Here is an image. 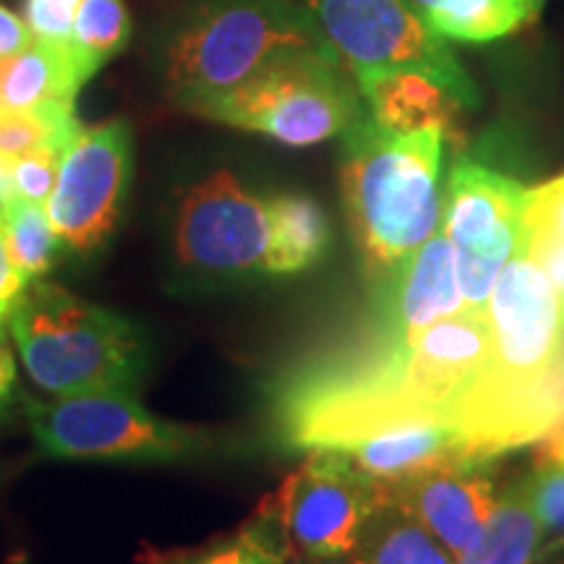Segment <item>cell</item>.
Segmentation results:
<instances>
[{
    "instance_id": "3957f363",
    "label": "cell",
    "mask_w": 564,
    "mask_h": 564,
    "mask_svg": "<svg viewBox=\"0 0 564 564\" xmlns=\"http://www.w3.org/2000/svg\"><path fill=\"white\" fill-rule=\"evenodd\" d=\"M308 51L333 45L299 0H192L162 34L160 70L167 97L183 108Z\"/></svg>"
},
{
    "instance_id": "9c48e42d",
    "label": "cell",
    "mask_w": 564,
    "mask_h": 564,
    "mask_svg": "<svg viewBox=\"0 0 564 564\" xmlns=\"http://www.w3.org/2000/svg\"><path fill=\"white\" fill-rule=\"evenodd\" d=\"M340 61L356 74L411 68L432 76L463 108H478L474 79L429 30L411 0H299Z\"/></svg>"
},
{
    "instance_id": "603a6c76",
    "label": "cell",
    "mask_w": 564,
    "mask_h": 564,
    "mask_svg": "<svg viewBox=\"0 0 564 564\" xmlns=\"http://www.w3.org/2000/svg\"><path fill=\"white\" fill-rule=\"evenodd\" d=\"M518 243L546 272L564 303V173L525 188Z\"/></svg>"
},
{
    "instance_id": "277c9868",
    "label": "cell",
    "mask_w": 564,
    "mask_h": 564,
    "mask_svg": "<svg viewBox=\"0 0 564 564\" xmlns=\"http://www.w3.org/2000/svg\"><path fill=\"white\" fill-rule=\"evenodd\" d=\"M9 333L32 382L55 398L139 392L150 364L137 324L45 278L26 285Z\"/></svg>"
},
{
    "instance_id": "2e32d148",
    "label": "cell",
    "mask_w": 564,
    "mask_h": 564,
    "mask_svg": "<svg viewBox=\"0 0 564 564\" xmlns=\"http://www.w3.org/2000/svg\"><path fill=\"white\" fill-rule=\"evenodd\" d=\"M84 84L70 58L32 42L26 51L0 63V110L21 112H76Z\"/></svg>"
},
{
    "instance_id": "44dd1931",
    "label": "cell",
    "mask_w": 564,
    "mask_h": 564,
    "mask_svg": "<svg viewBox=\"0 0 564 564\" xmlns=\"http://www.w3.org/2000/svg\"><path fill=\"white\" fill-rule=\"evenodd\" d=\"M131 26L126 0H79L70 24L68 58L82 84L126 51Z\"/></svg>"
},
{
    "instance_id": "f546056e",
    "label": "cell",
    "mask_w": 564,
    "mask_h": 564,
    "mask_svg": "<svg viewBox=\"0 0 564 564\" xmlns=\"http://www.w3.org/2000/svg\"><path fill=\"white\" fill-rule=\"evenodd\" d=\"M13 387H17V358H13L11 340L0 324V411L13 403Z\"/></svg>"
},
{
    "instance_id": "d6a6232c",
    "label": "cell",
    "mask_w": 564,
    "mask_h": 564,
    "mask_svg": "<svg viewBox=\"0 0 564 564\" xmlns=\"http://www.w3.org/2000/svg\"><path fill=\"white\" fill-rule=\"evenodd\" d=\"M411 3L415 6V9H419L421 13H426L429 9H432V6L436 3V0H411Z\"/></svg>"
},
{
    "instance_id": "9a60e30c",
    "label": "cell",
    "mask_w": 564,
    "mask_h": 564,
    "mask_svg": "<svg viewBox=\"0 0 564 564\" xmlns=\"http://www.w3.org/2000/svg\"><path fill=\"white\" fill-rule=\"evenodd\" d=\"M366 112L373 123L394 133L436 129L453 133L460 102L432 76L411 68H387L356 74Z\"/></svg>"
},
{
    "instance_id": "d590c367",
    "label": "cell",
    "mask_w": 564,
    "mask_h": 564,
    "mask_svg": "<svg viewBox=\"0 0 564 564\" xmlns=\"http://www.w3.org/2000/svg\"><path fill=\"white\" fill-rule=\"evenodd\" d=\"M0 121H3V110H0Z\"/></svg>"
},
{
    "instance_id": "e575fe53",
    "label": "cell",
    "mask_w": 564,
    "mask_h": 564,
    "mask_svg": "<svg viewBox=\"0 0 564 564\" xmlns=\"http://www.w3.org/2000/svg\"><path fill=\"white\" fill-rule=\"evenodd\" d=\"M552 564H564V560H556V562H552Z\"/></svg>"
},
{
    "instance_id": "5bb4252c",
    "label": "cell",
    "mask_w": 564,
    "mask_h": 564,
    "mask_svg": "<svg viewBox=\"0 0 564 564\" xmlns=\"http://www.w3.org/2000/svg\"><path fill=\"white\" fill-rule=\"evenodd\" d=\"M335 453H340L358 474L387 486L442 468L486 465L476 460L463 434L447 421L394 423L337 447Z\"/></svg>"
},
{
    "instance_id": "cb8c5ba5",
    "label": "cell",
    "mask_w": 564,
    "mask_h": 564,
    "mask_svg": "<svg viewBox=\"0 0 564 564\" xmlns=\"http://www.w3.org/2000/svg\"><path fill=\"white\" fill-rule=\"evenodd\" d=\"M0 236H3L13 264L30 278V282L45 278L63 251L45 204L21 199L17 194H11L9 202L0 207Z\"/></svg>"
},
{
    "instance_id": "4316f807",
    "label": "cell",
    "mask_w": 564,
    "mask_h": 564,
    "mask_svg": "<svg viewBox=\"0 0 564 564\" xmlns=\"http://www.w3.org/2000/svg\"><path fill=\"white\" fill-rule=\"evenodd\" d=\"M79 0H24V19L37 45L68 55L70 24Z\"/></svg>"
},
{
    "instance_id": "e0dca14e",
    "label": "cell",
    "mask_w": 564,
    "mask_h": 564,
    "mask_svg": "<svg viewBox=\"0 0 564 564\" xmlns=\"http://www.w3.org/2000/svg\"><path fill=\"white\" fill-rule=\"evenodd\" d=\"M272 257L270 278L301 274L327 257L333 228L324 207L312 196L282 192L270 194Z\"/></svg>"
},
{
    "instance_id": "52a82bcc",
    "label": "cell",
    "mask_w": 564,
    "mask_h": 564,
    "mask_svg": "<svg viewBox=\"0 0 564 564\" xmlns=\"http://www.w3.org/2000/svg\"><path fill=\"white\" fill-rule=\"evenodd\" d=\"M390 502L387 484L358 474L335 449H312L291 476L259 505L291 560L345 562L366 523Z\"/></svg>"
},
{
    "instance_id": "8fae6325",
    "label": "cell",
    "mask_w": 564,
    "mask_h": 564,
    "mask_svg": "<svg viewBox=\"0 0 564 564\" xmlns=\"http://www.w3.org/2000/svg\"><path fill=\"white\" fill-rule=\"evenodd\" d=\"M133 171V137L123 118L79 126L61 154L45 209L63 249H100L116 230Z\"/></svg>"
},
{
    "instance_id": "4fadbf2b",
    "label": "cell",
    "mask_w": 564,
    "mask_h": 564,
    "mask_svg": "<svg viewBox=\"0 0 564 564\" xmlns=\"http://www.w3.org/2000/svg\"><path fill=\"white\" fill-rule=\"evenodd\" d=\"M377 288V324L371 333L392 343H413L432 324L463 312L455 251L444 232H434Z\"/></svg>"
},
{
    "instance_id": "6da1fadb",
    "label": "cell",
    "mask_w": 564,
    "mask_h": 564,
    "mask_svg": "<svg viewBox=\"0 0 564 564\" xmlns=\"http://www.w3.org/2000/svg\"><path fill=\"white\" fill-rule=\"evenodd\" d=\"M489 348L453 426L478 463L564 429V303L518 243L486 303Z\"/></svg>"
},
{
    "instance_id": "836d02e7",
    "label": "cell",
    "mask_w": 564,
    "mask_h": 564,
    "mask_svg": "<svg viewBox=\"0 0 564 564\" xmlns=\"http://www.w3.org/2000/svg\"><path fill=\"white\" fill-rule=\"evenodd\" d=\"M285 564H314V562H303V560H288Z\"/></svg>"
},
{
    "instance_id": "7402d4cb",
    "label": "cell",
    "mask_w": 564,
    "mask_h": 564,
    "mask_svg": "<svg viewBox=\"0 0 564 564\" xmlns=\"http://www.w3.org/2000/svg\"><path fill=\"white\" fill-rule=\"evenodd\" d=\"M291 560L280 533L262 514H253L236 533L188 549L144 546L141 564H285Z\"/></svg>"
},
{
    "instance_id": "f1b7e54d",
    "label": "cell",
    "mask_w": 564,
    "mask_h": 564,
    "mask_svg": "<svg viewBox=\"0 0 564 564\" xmlns=\"http://www.w3.org/2000/svg\"><path fill=\"white\" fill-rule=\"evenodd\" d=\"M34 42L24 13H17L9 6L0 3V63L26 51Z\"/></svg>"
},
{
    "instance_id": "ffe728a7",
    "label": "cell",
    "mask_w": 564,
    "mask_h": 564,
    "mask_svg": "<svg viewBox=\"0 0 564 564\" xmlns=\"http://www.w3.org/2000/svg\"><path fill=\"white\" fill-rule=\"evenodd\" d=\"M535 554H539V520L533 512L531 489L523 478L502 494L484 535L457 564H535Z\"/></svg>"
},
{
    "instance_id": "d6986e66",
    "label": "cell",
    "mask_w": 564,
    "mask_h": 564,
    "mask_svg": "<svg viewBox=\"0 0 564 564\" xmlns=\"http://www.w3.org/2000/svg\"><path fill=\"white\" fill-rule=\"evenodd\" d=\"M541 6L544 0H436L423 19L444 42L484 45L531 24Z\"/></svg>"
},
{
    "instance_id": "1f68e13d",
    "label": "cell",
    "mask_w": 564,
    "mask_h": 564,
    "mask_svg": "<svg viewBox=\"0 0 564 564\" xmlns=\"http://www.w3.org/2000/svg\"><path fill=\"white\" fill-rule=\"evenodd\" d=\"M13 194L11 188V165L0 158V207H3L6 202H9V196Z\"/></svg>"
},
{
    "instance_id": "d4e9b609",
    "label": "cell",
    "mask_w": 564,
    "mask_h": 564,
    "mask_svg": "<svg viewBox=\"0 0 564 564\" xmlns=\"http://www.w3.org/2000/svg\"><path fill=\"white\" fill-rule=\"evenodd\" d=\"M525 481L539 520V564L564 552V465L533 457V470Z\"/></svg>"
},
{
    "instance_id": "5b68a950",
    "label": "cell",
    "mask_w": 564,
    "mask_h": 564,
    "mask_svg": "<svg viewBox=\"0 0 564 564\" xmlns=\"http://www.w3.org/2000/svg\"><path fill=\"white\" fill-rule=\"evenodd\" d=\"M181 110L285 147H314L343 137L366 116L356 76L335 51L288 55L238 87L202 97Z\"/></svg>"
},
{
    "instance_id": "ac0fdd59",
    "label": "cell",
    "mask_w": 564,
    "mask_h": 564,
    "mask_svg": "<svg viewBox=\"0 0 564 564\" xmlns=\"http://www.w3.org/2000/svg\"><path fill=\"white\" fill-rule=\"evenodd\" d=\"M343 564H457V560L419 520L387 502L371 514Z\"/></svg>"
},
{
    "instance_id": "8992f818",
    "label": "cell",
    "mask_w": 564,
    "mask_h": 564,
    "mask_svg": "<svg viewBox=\"0 0 564 564\" xmlns=\"http://www.w3.org/2000/svg\"><path fill=\"white\" fill-rule=\"evenodd\" d=\"M26 426L37 447L66 460L171 463L199 457L215 447L209 432L154 415L137 392L112 390L55 398H21Z\"/></svg>"
},
{
    "instance_id": "4dcf8cb0",
    "label": "cell",
    "mask_w": 564,
    "mask_h": 564,
    "mask_svg": "<svg viewBox=\"0 0 564 564\" xmlns=\"http://www.w3.org/2000/svg\"><path fill=\"white\" fill-rule=\"evenodd\" d=\"M533 457H539V460L564 465V429L544 436V440L539 442V447H535Z\"/></svg>"
},
{
    "instance_id": "484cf974",
    "label": "cell",
    "mask_w": 564,
    "mask_h": 564,
    "mask_svg": "<svg viewBox=\"0 0 564 564\" xmlns=\"http://www.w3.org/2000/svg\"><path fill=\"white\" fill-rule=\"evenodd\" d=\"M63 150L66 147H42V150H34L24 158L9 162L13 194L34 204H47L55 178H58Z\"/></svg>"
},
{
    "instance_id": "30bf717a",
    "label": "cell",
    "mask_w": 564,
    "mask_h": 564,
    "mask_svg": "<svg viewBox=\"0 0 564 564\" xmlns=\"http://www.w3.org/2000/svg\"><path fill=\"white\" fill-rule=\"evenodd\" d=\"M525 188L474 160H457L444 192L442 232L453 243L463 308L486 312L502 267L518 249Z\"/></svg>"
},
{
    "instance_id": "7a4b0ae2",
    "label": "cell",
    "mask_w": 564,
    "mask_h": 564,
    "mask_svg": "<svg viewBox=\"0 0 564 564\" xmlns=\"http://www.w3.org/2000/svg\"><path fill=\"white\" fill-rule=\"evenodd\" d=\"M442 131L394 133L369 112L343 133L345 217L358 262L377 285L442 225Z\"/></svg>"
},
{
    "instance_id": "ba28073f",
    "label": "cell",
    "mask_w": 564,
    "mask_h": 564,
    "mask_svg": "<svg viewBox=\"0 0 564 564\" xmlns=\"http://www.w3.org/2000/svg\"><path fill=\"white\" fill-rule=\"evenodd\" d=\"M175 262L202 282L270 278V194L251 192L230 171H215L181 194L173 217Z\"/></svg>"
},
{
    "instance_id": "83f0119b",
    "label": "cell",
    "mask_w": 564,
    "mask_h": 564,
    "mask_svg": "<svg viewBox=\"0 0 564 564\" xmlns=\"http://www.w3.org/2000/svg\"><path fill=\"white\" fill-rule=\"evenodd\" d=\"M30 278L13 264L9 249H6L3 236H0V324H9V316L21 295H24Z\"/></svg>"
},
{
    "instance_id": "7c38bea8",
    "label": "cell",
    "mask_w": 564,
    "mask_h": 564,
    "mask_svg": "<svg viewBox=\"0 0 564 564\" xmlns=\"http://www.w3.org/2000/svg\"><path fill=\"white\" fill-rule=\"evenodd\" d=\"M387 491L390 502L419 520L455 560L481 539L502 499L484 465L432 470L387 486Z\"/></svg>"
}]
</instances>
